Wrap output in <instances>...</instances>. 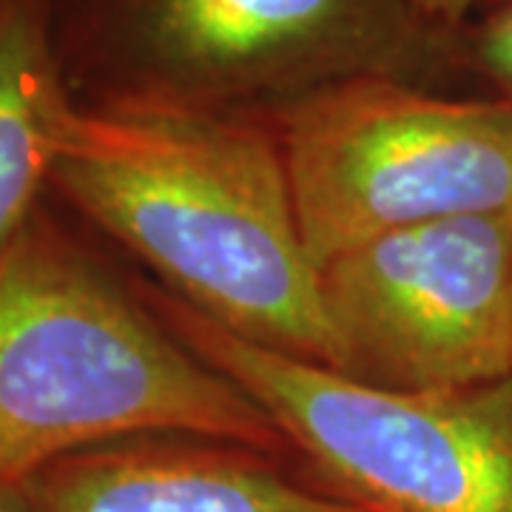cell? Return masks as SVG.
Here are the masks:
<instances>
[{"label":"cell","mask_w":512,"mask_h":512,"mask_svg":"<svg viewBox=\"0 0 512 512\" xmlns=\"http://www.w3.org/2000/svg\"><path fill=\"white\" fill-rule=\"evenodd\" d=\"M49 191L214 325L333 367L319 268L265 114L74 103Z\"/></svg>","instance_id":"1"},{"label":"cell","mask_w":512,"mask_h":512,"mask_svg":"<svg viewBox=\"0 0 512 512\" xmlns=\"http://www.w3.org/2000/svg\"><path fill=\"white\" fill-rule=\"evenodd\" d=\"M148 433L291 456L274 421L140 282L43 202L0 254V478L26 481L69 453Z\"/></svg>","instance_id":"2"},{"label":"cell","mask_w":512,"mask_h":512,"mask_svg":"<svg viewBox=\"0 0 512 512\" xmlns=\"http://www.w3.org/2000/svg\"><path fill=\"white\" fill-rule=\"evenodd\" d=\"M441 35L416 0H55L86 109L271 114L356 77L439 89Z\"/></svg>","instance_id":"3"},{"label":"cell","mask_w":512,"mask_h":512,"mask_svg":"<svg viewBox=\"0 0 512 512\" xmlns=\"http://www.w3.org/2000/svg\"><path fill=\"white\" fill-rule=\"evenodd\" d=\"M171 328L274 421L325 490L365 512H512V379L390 390L262 348L137 279Z\"/></svg>","instance_id":"4"},{"label":"cell","mask_w":512,"mask_h":512,"mask_svg":"<svg viewBox=\"0 0 512 512\" xmlns=\"http://www.w3.org/2000/svg\"><path fill=\"white\" fill-rule=\"evenodd\" d=\"M316 268L427 222L512 211V111L402 77H356L265 114Z\"/></svg>","instance_id":"5"},{"label":"cell","mask_w":512,"mask_h":512,"mask_svg":"<svg viewBox=\"0 0 512 512\" xmlns=\"http://www.w3.org/2000/svg\"><path fill=\"white\" fill-rule=\"evenodd\" d=\"M333 370L390 390L512 379V211L427 222L319 265Z\"/></svg>","instance_id":"6"},{"label":"cell","mask_w":512,"mask_h":512,"mask_svg":"<svg viewBox=\"0 0 512 512\" xmlns=\"http://www.w3.org/2000/svg\"><path fill=\"white\" fill-rule=\"evenodd\" d=\"M35 512H365L291 456L148 433L57 458L26 478Z\"/></svg>","instance_id":"7"},{"label":"cell","mask_w":512,"mask_h":512,"mask_svg":"<svg viewBox=\"0 0 512 512\" xmlns=\"http://www.w3.org/2000/svg\"><path fill=\"white\" fill-rule=\"evenodd\" d=\"M74 103L55 0H0V254L43 205Z\"/></svg>","instance_id":"8"},{"label":"cell","mask_w":512,"mask_h":512,"mask_svg":"<svg viewBox=\"0 0 512 512\" xmlns=\"http://www.w3.org/2000/svg\"><path fill=\"white\" fill-rule=\"evenodd\" d=\"M439 89L476 94L512 111V0H478L444 29Z\"/></svg>","instance_id":"9"},{"label":"cell","mask_w":512,"mask_h":512,"mask_svg":"<svg viewBox=\"0 0 512 512\" xmlns=\"http://www.w3.org/2000/svg\"><path fill=\"white\" fill-rule=\"evenodd\" d=\"M416 3H419L421 15L427 18V23H433L436 29L444 32V29L456 26L478 0H416Z\"/></svg>","instance_id":"10"},{"label":"cell","mask_w":512,"mask_h":512,"mask_svg":"<svg viewBox=\"0 0 512 512\" xmlns=\"http://www.w3.org/2000/svg\"><path fill=\"white\" fill-rule=\"evenodd\" d=\"M0 512H35L26 481H6L0 478Z\"/></svg>","instance_id":"11"}]
</instances>
